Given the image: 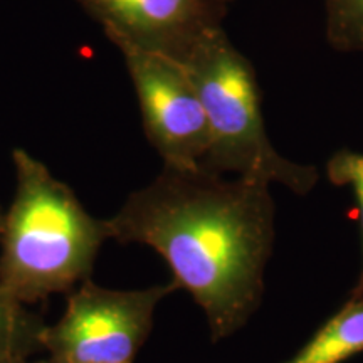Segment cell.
I'll return each instance as SVG.
<instances>
[{"label":"cell","mask_w":363,"mask_h":363,"mask_svg":"<svg viewBox=\"0 0 363 363\" xmlns=\"http://www.w3.org/2000/svg\"><path fill=\"white\" fill-rule=\"evenodd\" d=\"M269 182L227 179L165 167L128 195L111 219L110 239L143 244L169 264L172 283L206 313L212 342L233 337L261 305L274 244Z\"/></svg>","instance_id":"obj_1"},{"label":"cell","mask_w":363,"mask_h":363,"mask_svg":"<svg viewBox=\"0 0 363 363\" xmlns=\"http://www.w3.org/2000/svg\"><path fill=\"white\" fill-rule=\"evenodd\" d=\"M16 194L0 234V289L24 305L71 293L91 279L106 220L26 150L12 152Z\"/></svg>","instance_id":"obj_2"},{"label":"cell","mask_w":363,"mask_h":363,"mask_svg":"<svg viewBox=\"0 0 363 363\" xmlns=\"http://www.w3.org/2000/svg\"><path fill=\"white\" fill-rule=\"evenodd\" d=\"M182 65L197 89L211 133L201 169L276 182L298 195L315 189L320 177L316 167L294 163L272 147L256 69L224 27L203 35Z\"/></svg>","instance_id":"obj_3"},{"label":"cell","mask_w":363,"mask_h":363,"mask_svg":"<svg viewBox=\"0 0 363 363\" xmlns=\"http://www.w3.org/2000/svg\"><path fill=\"white\" fill-rule=\"evenodd\" d=\"M177 289L170 281L121 291L86 279L71 291L57 323L45 325L43 350L51 363H133L158 303Z\"/></svg>","instance_id":"obj_4"},{"label":"cell","mask_w":363,"mask_h":363,"mask_svg":"<svg viewBox=\"0 0 363 363\" xmlns=\"http://www.w3.org/2000/svg\"><path fill=\"white\" fill-rule=\"evenodd\" d=\"M120 49L138 96L148 142L174 169H199L211 133L206 110L184 65L160 52L126 43Z\"/></svg>","instance_id":"obj_5"},{"label":"cell","mask_w":363,"mask_h":363,"mask_svg":"<svg viewBox=\"0 0 363 363\" xmlns=\"http://www.w3.org/2000/svg\"><path fill=\"white\" fill-rule=\"evenodd\" d=\"M103 26L111 43L184 61L195 44L222 26L227 6L212 0H74Z\"/></svg>","instance_id":"obj_6"},{"label":"cell","mask_w":363,"mask_h":363,"mask_svg":"<svg viewBox=\"0 0 363 363\" xmlns=\"http://www.w3.org/2000/svg\"><path fill=\"white\" fill-rule=\"evenodd\" d=\"M363 352V298L348 299L286 363H343Z\"/></svg>","instance_id":"obj_7"},{"label":"cell","mask_w":363,"mask_h":363,"mask_svg":"<svg viewBox=\"0 0 363 363\" xmlns=\"http://www.w3.org/2000/svg\"><path fill=\"white\" fill-rule=\"evenodd\" d=\"M45 321L0 289V362L30 358L43 350Z\"/></svg>","instance_id":"obj_8"},{"label":"cell","mask_w":363,"mask_h":363,"mask_svg":"<svg viewBox=\"0 0 363 363\" xmlns=\"http://www.w3.org/2000/svg\"><path fill=\"white\" fill-rule=\"evenodd\" d=\"M326 40L338 52H363V0H323Z\"/></svg>","instance_id":"obj_9"},{"label":"cell","mask_w":363,"mask_h":363,"mask_svg":"<svg viewBox=\"0 0 363 363\" xmlns=\"http://www.w3.org/2000/svg\"><path fill=\"white\" fill-rule=\"evenodd\" d=\"M326 177L337 187L352 189L355 195L358 216H360L362 269L348 299H360L363 298V153L350 148H342L335 152L326 162Z\"/></svg>","instance_id":"obj_10"},{"label":"cell","mask_w":363,"mask_h":363,"mask_svg":"<svg viewBox=\"0 0 363 363\" xmlns=\"http://www.w3.org/2000/svg\"><path fill=\"white\" fill-rule=\"evenodd\" d=\"M0 363H51L49 360H29V358H13V360H2Z\"/></svg>","instance_id":"obj_11"},{"label":"cell","mask_w":363,"mask_h":363,"mask_svg":"<svg viewBox=\"0 0 363 363\" xmlns=\"http://www.w3.org/2000/svg\"><path fill=\"white\" fill-rule=\"evenodd\" d=\"M4 219H6V212H4L2 206H0V234H2V227H4Z\"/></svg>","instance_id":"obj_12"},{"label":"cell","mask_w":363,"mask_h":363,"mask_svg":"<svg viewBox=\"0 0 363 363\" xmlns=\"http://www.w3.org/2000/svg\"><path fill=\"white\" fill-rule=\"evenodd\" d=\"M212 2L222 4V6H229V4H230V2H234V0H212Z\"/></svg>","instance_id":"obj_13"}]
</instances>
